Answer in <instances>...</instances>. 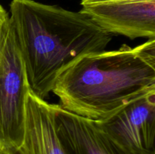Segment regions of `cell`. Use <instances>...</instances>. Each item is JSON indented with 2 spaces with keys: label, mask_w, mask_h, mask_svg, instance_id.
Instances as JSON below:
<instances>
[{
  "label": "cell",
  "mask_w": 155,
  "mask_h": 154,
  "mask_svg": "<svg viewBox=\"0 0 155 154\" xmlns=\"http://www.w3.org/2000/svg\"><path fill=\"white\" fill-rule=\"evenodd\" d=\"M29 89L24 63L8 22L0 44V145L20 149Z\"/></svg>",
  "instance_id": "3"
},
{
  "label": "cell",
  "mask_w": 155,
  "mask_h": 154,
  "mask_svg": "<svg viewBox=\"0 0 155 154\" xmlns=\"http://www.w3.org/2000/svg\"><path fill=\"white\" fill-rule=\"evenodd\" d=\"M0 154H24L21 149L8 147L0 145Z\"/></svg>",
  "instance_id": "9"
},
{
  "label": "cell",
  "mask_w": 155,
  "mask_h": 154,
  "mask_svg": "<svg viewBox=\"0 0 155 154\" xmlns=\"http://www.w3.org/2000/svg\"><path fill=\"white\" fill-rule=\"evenodd\" d=\"M55 128L66 154H147L120 144L98 127L95 121L54 104Z\"/></svg>",
  "instance_id": "6"
},
{
  "label": "cell",
  "mask_w": 155,
  "mask_h": 154,
  "mask_svg": "<svg viewBox=\"0 0 155 154\" xmlns=\"http://www.w3.org/2000/svg\"><path fill=\"white\" fill-rule=\"evenodd\" d=\"M9 22V15L5 9L0 5V44L4 34L5 30L7 27Z\"/></svg>",
  "instance_id": "8"
},
{
  "label": "cell",
  "mask_w": 155,
  "mask_h": 154,
  "mask_svg": "<svg viewBox=\"0 0 155 154\" xmlns=\"http://www.w3.org/2000/svg\"><path fill=\"white\" fill-rule=\"evenodd\" d=\"M121 1V0H82L81 5H90L95 4V3H101V2H116Z\"/></svg>",
  "instance_id": "10"
},
{
  "label": "cell",
  "mask_w": 155,
  "mask_h": 154,
  "mask_svg": "<svg viewBox=\"0 0 155 154\" xmlns=\"http://www.w3.org/2000/svg\"><path fill=\"white\" fill-rule=\"evenodd\" d=\"M110 34L155 39V0H121L85 5L80 10Z\"/></svg>",
  "instance_id": "4"
},
{
  "label": "cell",
  "mask_w": 155,
  "mask_h": 154,
  "mask_svg": "<svg viewBox=\"0 0 155 154\" xmlns=\"http://www.w3.org/2000/svg\"><path fill=\"white\" fill-rule=\"evenodd\" d=\"M52 92L64 110L104 121L155 92V39L132 48L89 53L58 75Z\"/></svg>",
  "instance_id": "2"
},
{
  "label": "cell",
  "mask_w": 155,
  "mask_h": 154,
  "mask_svg": "<svg viewBox=\"0 0 155 154\" xmlns=\"http://www.w3.org/2000/svg\"><path fill=\"white\" fill-rule=\"evenodd\" d=\"M24 154H66L55 128L54 104L29 88L25 99V128L21 148Z\"/></svg>",
  "instance_id": "7"
},
{
  "label": "cell",
  "mask_w": 155,
  "mask_h": 154,
  "mask_svg": "<svg viewBox=\"0 0 155 154\" xmlns=\"http://www.w3.org/2000/svg\"><path fill=\"white\" fill-rule=\"evenodd\" d=\"M10 14L27 84L43 100L64 69L81 56L105 50L112 39L80 11L34 0H12Z\"/></svg>",
  "instance_id": "1"
},
{
  "label": "cell",
  "mask_w": 155,
  "mask_h": 154,
  "mask_svg": "<svg viewBox=\"0 0 155 154\" xmlns=\"http://www.w3.org/2000/svg\"><path fill=\"white\" fill-rule=\"evenodd\" d=\"M95 122L125 147L155 154V92L138 98L106 120Z\"/></svg>",
  "instance_id": "5"
}]
</instances>
